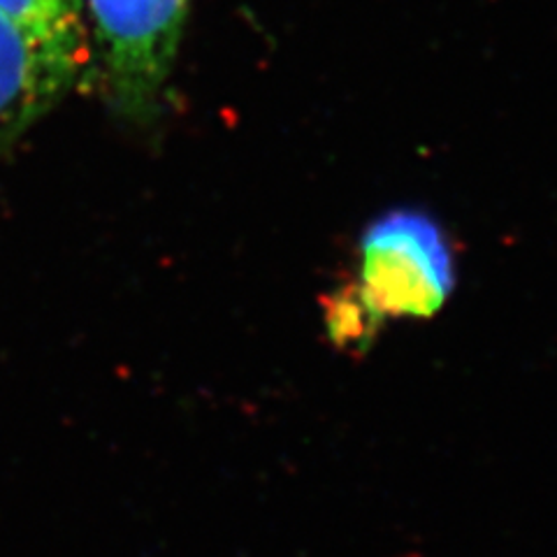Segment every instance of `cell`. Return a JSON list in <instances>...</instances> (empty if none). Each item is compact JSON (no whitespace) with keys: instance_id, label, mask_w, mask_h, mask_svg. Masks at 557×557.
<instances>
[{"instance_id":"cell-1","label":"cell","mask_w":557,"mask_h":557,"mask_svg":"<svg viewBox=\"0 0 557 557\" xmlns=\"http://www.w3.org/2000/svg\"><path fill=\"white\" fill-rule=\"evenodd\" d=\"M102 94L128 121L161 112L177 61L188 0H82Z\"/></svg>"},{"instance_id":"cell-2","label":"cell","mask_w":557,"mask_h":557,"mask_svg":"<svg viewBox=\"0 0 557 557\" xmlns=\"http://www.w3.org/2000/svg\"><path fill=\"white\" fill-rule=\"evenodd\" d=\"M450 288V253L428 216L395 212L364 233L358 298L372 321L432 317Z\"/></svg>"},{"instance_id":"cell-3","label":"cell","mask_w":557,"mask_h":557,"mask_svg":"<svg viewBox=\"0 0 557 557\" xmlns=\"http://www.w3.org/2000/svg\"><path fill=\"white\" fill-rule=\"evenodd\" d=\"M75 82L73 73L0 10V135L35 124Z\"/></svg>"},{"instance_id":"cell-4","label":"cell","mask_w":557,"mask_h":557,"mask_svg":"<svg viewBox=\"0 0 557 557\" xmlns=\"http://www.w3.org/2000/svg\"><path fill=\"white\" fill-rule=\"evenodd\" d=\"M0 10L24 26L75 79L89 73L91 38L75 0H0Z\"/></svg>"}]
</instances>
